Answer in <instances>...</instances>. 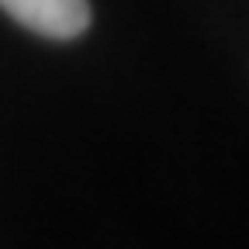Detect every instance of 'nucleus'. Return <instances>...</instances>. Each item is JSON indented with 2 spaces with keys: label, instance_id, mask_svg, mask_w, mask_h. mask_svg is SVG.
I'll use <instances>...</instances> for the list:
<instances>
[{
  "label": "nucleus",
  "instance_id": "obj_1",
  "mask_svg": "<svg viewBox=\"0 0 249 249\" xmlns=\"http://www.w3.org/2000/svg\"><path fill=\"white\" fill-rule=\"evenodd\" d=\"M0 7L45 38H76L90 24V0H0Z\"/></svg>",
  "mask_w": 249,
  "mask_h": 249
}]
</instances>
